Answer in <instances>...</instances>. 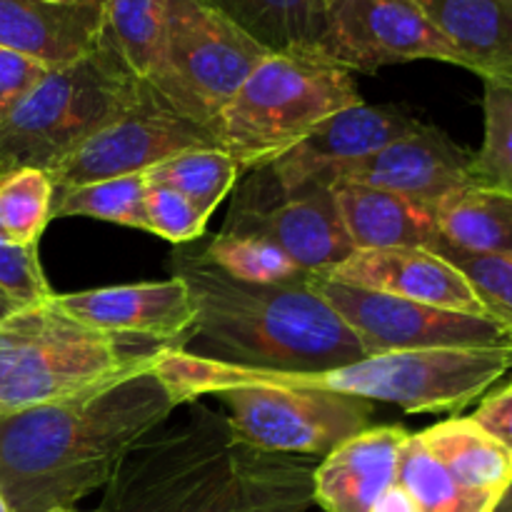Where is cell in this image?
Returning a JSON list of instances; mask_svg holds the SVG:
<instances>
[{
	"label": "cell",
	"instance_id": "1",
	"mask_svg": "<svg viewBox=\"0 0 512 512\" xmlns=\"http://www.w3.org/2000/svg\"><path fill=\"white\" fill-rule=\"evenodd\" d=\"M175 408L153 365L75 398L0 415V493L13 512L73 508L105 488L125 453Z\"/></svg>",
	"mask_w": 512,
	"mask_h": 512
},
{
	"label": "cell",
	"instance_id": "2",
	"mask_svg": "<svg viewBox=\"0 0 512 512\" xmlns=\"http://www.w3.org/2000/svg\"><path fill=\"white\" fill-rule=\"evenodd\" d=\"M173 275L183 280L195 305L183 353L273 373H320L370 358L313 280L240 283L205 255L203 245L180 248L173 255Z\"/></svg>",
	"mask_w": 512,
	"mask_h": 512
},
{
	"label": "cell",
	"instance_id": "3",
	"mask_svg": "<svg viewBox=\"0 0 512 512\" xmlns=\"http://www.w3.org/2000/svg\"><path fill=\"white\" fill-rule=\"evenodd\" d=\"M510 370L512 353L505 350H400L320 373H273L195 358L175 348L155 365V373L178 405L235 385H275L353 395L370 403L380 400L408 413L465 408L483 398Z\"/></svg>",
	"mask_w": 512,
	"mask_h": 512
},
{
	"label": "cell",
	"instance_id": "4",
	"mask_svg": "<svg viewBox=\"0 0 512 512\" xmlns=\"http://www.w3.org/2000/svg\"><path fill=\"white\" fill-rule=\"evenodd\" d=\"M175 348L85 328L55 305L53 295L0 323V415L75 398L143 373Z\"/></svg>",
	"mask_w": 512,
	"mask_h": 512
},
{
	"label": "cell",
	"instance_id": "5",
	"mask_svg": "<svg viewBox=\"0 0 512 512\" xmlns=\"http://www.w3.org/2000/svg\"><path fill=\"white\" fill-rule=\"evenodd\" d=\"M145 83L103 35L98 48L63 68H50L0 120V173L50 168L95 130L135 105Z\"/></svg>",
	"mask_w": 512,
	"mask_h": 512
},
{
	"label": "cell",
	"instance_id": "6",
	"mask_svg": "<svg viewBox=\"0 0 512 512\" xmlns=\"http://www.w3.org/2000/svg\"><path fill=\"white\" fill-rule=\"evenodd\" d=\"M363 103L355 75L315 55L270 53L220 115L218 138L240 175L288 153L318 123Z\"/></svg>",
	"mask_w": 512,
	"mask_h": 512
},
{
	"label": "cell",
	"instance_id": "7",
	"mask_svg": "<svg viewBox=\"0 0 512 512\" xmlns=\"http://www.w3.org/2000/svg\"><path fill=\"white\" fill-rule=\"evenodd\" d=\"M228 415L195 405L175 428L150 430L120 460L100 512H198L245 450Z\"/></svg>",
	"mask_w": 512,
	"mask_h": 512
},
{
	"label": "cell",
	"instance_id": "8",
	"mask_svg": "<svg viewBox=\"0 0 512 512\" xmlns=\"http://www.w3.org/2000/svg\"><path fill=\"white\" fill-rule=\"evenodd\" d=\"M265 55L263 45L203 0H168L163 50L148 85L218 138L225 105Z\"/></svg>",
	"mask_w": 512,
	"mask_h": 512
},
{
	"label": "cell",
	"instance_id": "9",
	"mask_svg": "<svg viewBox=\"0 0 512 512\" xmlns=\"http://www.w3.org/2000/svg\"><path fill=\"white\" fill-rule=\"evenodd\" d=\"M215 398L243 443L265 453L325 458L345 440L373 428L375 403L325 390L235 385Z\"/></svg>",
	"mask_w": 512,
	"mask_h": 512
},
{
	"label": "cell",
	"instance_id": "10",
	"mask_svg": "<svg viewBox=\"0 0 512 512\" xmlns=\"http://www.w3.org/2000/svg\"><path fill=\"white\" fill-rule=\"evenodd\" d=\"M315 290L355 333L368 355L400 350H505L512 328L495 318L455 313L330 278H313Z\"/></svg>",
	"mask_w": 512,
	"mask_h": 512
},
{
	"label": "cell",
	"instance_id": "11",
	"mask_svg": "<svg viewBox=\"0 0 512 512\" xmlns=\"http://www.w3.org/2000/svg\"><path fill=\"white\" fill-rule=\"evenodd\" d=\"M223 148L210 130L170 108L148 83L135 105L95 130L65 160L48 170L55 190L98 180L143 175L185 150Z\"/></svg>",
	"mask_w": 512,
	"mask_h": 512
},
{
	"label": "cell",
	"instance_id": "12",
	"mask_svg": "<svg viewBox=\"0 0 512 512\" xmlns=\"http://www.w3.org/2000/svg\"><path fill=\"white\" fill-rule=\"evenodd\" d=\"M423 120L403 105L358 103L315 125L288 153L250 173L235 203H263L323 180L335 168L375 153L403 138Z\"/></svg>",
	"mask_w": 512,
	"mask_h": 512
},
{
	"label": "cell",
	"instance_id": "13",
	"mask_svg": "<svg viewBox=\"0 0 512 512\" xmlns=\"http://www.w3.org/2000/svg\"><path fill=\"white\" fill-rule=\"evenodd\" d=\"M320 58L353 75L410 60L460 65L453 45L415 0H328Z\"/></svg>",
	"mask_w": 512,
	"mask_h": 512
},
{
	"label": "cell",
	"instance_id": "14",
	"mask_svg": "<svg viewBox=\"0 0 512 512\" xmlns=\"http://www.w3.org/2000/svg\"><path fill=\"white\" fill-rule=\"evenodd\" d=\"M220 233L268 240L313 278L328 275L355 253L335 205L333 185L323 180L263 203L233 200Z\"/></svg>",
	"mask_w": 512,
	"mask_h": 512
},
{
	"label": "cell",
	"instance_id": "15",
	"mask_svg": "<svg viewBox=\"0 0 512 512\" xmlns=\"http://www.w3.org/2000/svg\"><path fill=\"white\" fill-rule=\"evenodd\" d=\"M323 183L368 185L438 210L450 195L473 188V150L458 145L435 125L420 123L375 153L335 168Z\"/></svg>",
	"mask_w": 512,
	"mask_h": 512
},
{
	"label": "cell",
	"instance_id": "16",
	"mask_svg": "<svg viewBox=\"0 0 512 512\" xmlns=\"http://www.w3.org/2000/svg\"><path fill=\"white\" fill-rule=\"evenodd\" d=\"M55 305L90 330L138 335L178 348H183L195 320L193 298L175 275L163 283L113 285L55 295Z\"/></svg>",
	"mask_w": 512,
	"mask_h": 512
},
{
	"label": "cell",
	"instance_id": "17",
	"mask_svg": "<svg viewBox=\"0 0 512 512\" xmlns=\"http://www.w3.org/2000/svg\"><path fill=\"white\" fill-rule=\"evenodd\" d=\"M320 278L433 308L490 318L465 275L428 248L355 250L348 260Z\"/></svg>",
	"mask_w": 512,
	"mask_h": 512
},
{
	"label": "cell",
	"instance_id": "18",
	"mask_svg": "<svg viewBox=\"0 0 512 512\" xmlns=\"http://www.w3.org/2000/svg\"><path fill=\"white\" fill-rule=\"evenodd\" d=\"M105 35V0H0V48L63 68L85 58Z\"/></svg>",
	"mask_w": 512,
	"mask_h": 512
},
{
	"label": "cell",
	"instance_id": "19",
	"mask_svg": "<svg viewBox=\"0 0 512 512\" xmlns=\"http://www.w3.org/2000/svg\"><path fill=\"white\" fill-rule=\"evenodd\" d=\"M408 430L373 425L325 455L315 468V505L325 512H370L398 480Z\"/></svg>",
	"mask_w": 512,
	"mask_h": 512
},
{
	"label": "cell",
	"instance_id": "20",
	"mask_svg": "<svg viewBox=\"0 0 512 512\" xmlns=\"http://www.w3.org/2000/svg\"><path fill=\"white\" fill-rule=\"evenodd\" d=\"M315 468L305 455L265 453L245 445L233 473L198 512H310Z\"/></svg>",
	"mask_w": 512,
	"mask_h": 512
},
{
	"label": "cell",
	"instance_id": "21",
	"mask_svg": "<svg viewBox=\"0 0 512 512\" xmlns=\"http://www.w3.org/2000/svg\"><path fill=\"white\" fill-rule=\"evenodd\" d=\"M438 33L453 45L460 68L500 80L512 65L510 0H415Z\"/></svg>",
	"mask_w": 512,
	"mask_h": 512
},
{
	"label": "cell",
	"instance_id": "22",
	"mask_svg": "<svg viewBox=\"0 0 512 512\" xmlns=\"http://www.w3.org/2000/svg\"><path fill=\"white\" fill-rule=\"evenodd\" d=\"M335 205L355 250L425 248L438 235L435 210L388 190L333 183Z\"/></svg>",
	"mask_w": 512,
	"mask_h": 512
},
{
	"label": "cell",
	"instance_id": "23",
	"mask_svg": "<svg viewBox=\"0 0 512 512\" xmlns=\"http://www.w3.org/2000/svg\"><path fill=\"white\" fill-rule=\"evenodd\" d=\"M425 448L468 493L498 503L512 483V453L473 418H450L420 433Z\"/></svg>",
	"mask_w": 512,
	"mask_h": 512
},
{
	"label": "cell",
	"instance_id": "24",
	"mask_svg": "<svg viewBox=\"0 0 512 512\" xmlns=\"http://www.w3.org/2000/svg\"><path fill=\"white\" fill-rule=\"evenodd\" d=\"M268 53L320 58L328 0H203Z\"/></svg>",
	"mask_w": 512,
	"mask_h": 512
},
{
	"label": "cell",
	"instance_id": "25",
	"mask_svg": "<svg viewBox=\"0 0 512 512\" xmlns=\"http://www.w3.org/2000/svg\"><path fill=\"white\" fill-rule=\"evenodd\" d=\"M435 220L440 238L455 248L512 255V198L465 188L438 205Z\"/></svg>",
	"mask_w": 512,
	"mask_h": 512
},
{
	"label": "cell",
	"instance_id": "26",
	"mask_svg": "<svg viewBox=\"0 0 512 512\" xmlns=\"http://www.w3.org/2000/svg\"><path fill=\"white\" fill-rule=\"evenodd\" d=\"M143 175L148 183L165 185L188 198L205 218H210L235 188L240 170L223 148H200L173 155Z\"/></svg>",
	"mask_w": 512,
	"mask_h": 512
},
{
	"label": "cell",
	"instance_id": "27",
	"mask_svg": "<svg viewBox=\"0 0 512 512\" xmlns=\"http://www.w3.org/2000/svg\"><path fill=\"white\" fill-rule=\"evenodd\" d=\"M55 185L40 168H13L0 173V243L38 245L53 220Z\"/></svg>",
	"mask_w": 512,
	"mask_h": 512
},
{
	"label": "cell",
	"instance_id": "28",
	"mask_svg": "<svg viewBox=\"0 0 512 512\" xmlns=\"http://www.w3.org/2000/svg\"><path fill=\"white\" fill-rule=\"evenodd\" d=\"M168 0H105V33L135 78L148 83L158 68Z\"/></svg>",
	"mask_w": 512,
	"mask_h": 512
},
{
	"label": "cell",
	"instance_id": "29",
	"mask_svg": "<svg viewBox=\"0 0 512 512\" xmlns=\"http://www.w3.org/2000/svg\"><path fill=\"white\" fill-rule=\"evenodd\" d=\"M398 483L413 495L420 512H490L493 500L468 493L453 480L420 435L410 433L400 450Z\"/></svg>",
	"mask_w": 512,
	"mask_h": 512
},
{
	"label": "cell",
	"instance_id": "30",
	"mask_svg": "<svg viewBox=\"0 0 512 512\" xmlns=\"http://www.w3.org/2000/svg\"><path fill=\"white\" fill-rule=\"evenodd\" d=\"M53 218H93L125 225V228L148 230L145 178L143 175H125V178L55 190Z\"/></svg>",
	"mask_w": 512,
	"mask_h": 512
},
{
	"label": "cell",
	"instance_id": "31",
	"mask_svg": "<svg viewBox=\"0 0 512 512\" xmlns=\"http://www.w3.org/2000/svg\"><path fill=\"white\" fill-rule=\"evenodd\" d=\"M485 135L473 153V188L512 198V83L483 80Z\"/></svg>",
	"mask_w": 512,
	"mask_h": 512
},
{
	"label": "cell",
	"instance_id": "32",
	"mask_svg": "<svg viewBox=\"0 0 512 512\" xmlns=\"http://www.w3.org/2000/svg\"><path fill=\"white\" fill-rule=\"evenodd\" d=\"M203 250L225 275L240 283L285 285L313 280V275L300 270L283 250L253 235L218 233Z\"/></svg>",
	"mask_w": 512,
	"mask_h": 512
},
{
	"label": "cell",
	"instance_id": "33",
	"mask_svg": "<svg viewBox=\"0 0 512 512\" xmlns=\"http://www.w3.org/2000/svg\"><path fill=\"white\" fill-rule=\"evenodd\" d=\"M425 248L453 263L473 285L475 295L485 305L490 318L512 328V255L470 253V250L455 248L453 243L440 238V233Z\"/></svg>",
	"mask_w": 512,
	"mask_h": 512
},
{
	"label": "cell",
	"instance_id": "34",
	"mask_svg": "<svg viewBox=\"0 0 512 512\" xmlns=\"http://www.w3.org/2000/svg\"><path fill=\"white\" fill-rule=\"evenodd\" d=\"M145 218H148V233L175 245L195 243L210 220L188 198L148 180H145Z\"/></svg>",
	"mask_w": 512,
	"mask_h": 512
},
{
	"label": "cell",
	"instance_id": "35",
	"mask_svg": "<svg viewBox=\"0 0 512 512\" xmlns=\"http://www.w3.org/2000/svg\"><path fill=\"white\" fill-rule=\"evenodd\" d=\"M0 290L23 308L53 298L55 293L45 280L38 258V245L18 248V245L0 243Z\"/></svg>",
	"mask_w": 512,
	"mask_h": 512
},
{
	"label": "cell",
	"instance_id": "36",
	"mask_svg": "<svg viewBox=\"0 0 512 512\" xmlns=\"http://www.w3.org/2000/svg\"><path fill=\"white\" fill-rule=\"evenodd\" d=\"M43 63L15 50L0 48V120L10 113L15 103L48 73Z\"/></svg>",
	"mask_w": 512,
	"mask_h": 512
},
{
	"label": "cell",
	"instance_id": "37",
	"mask_svg": "<svg viewBox=\"0 0 512 512\" xmlns=\"http://www.w3.org/2000/svg\"><path fill=\"white\" fill-rule=\"evenodd\" d=\"M470 418L512 453V380L505 388L485 395Z\"/></svg>",
	"mask_w": 512,
	"mask_h": 512
},
{
	"label": "cell",
	"instance_id": "38",
	"mask_svg": "<svg viewBox=\"0 0 512 512\" xmlns=\"http://www.w3.org/2000/svg\"><path fill=\"white\" fill-rule=\"evenodd\" d=\"M370 512H420V510L418 505H415L413 495H410L408 490L395 480V483L380 495V500L373 505V510Z\"/></svg>",
	"mask_w": 512,
	"mask_h": 512
},
{
	"label": "cell",
	"instance_id": "39",
	"mask_svg": "<svg viewBox=\"0 0 512 512\" xmlns=\"http://www.w3.org/2000/svg\"><path fill=\"white\" fill-rule=\"evenodd\" d=\"M20 308H23V305L15 303L13 298H8V295H5L3 290H0V323H3L5 318H10V315H13V313H18Z\"/></svg>",
	"mask_w": 512,
	"mask_h": 512
},
{
	"label": "cell",
	"instance_id": "40",
	"mask_svg": "<svg viewBox=\"0 0 512 512\" xmlns=\"http://www.w3.org/2000/svg\"><path fill=\"white\" fill-rule=\"evenodd\" d=\"M490 512H512V483H510V488L500 495V500L493 505V510Z\"/></svg>",
	"mask_w": 512,
	"mask_h": 512
},
{
	"label": "cell",
	"instance_id": "41",
	"mask_svg": "<svg viewBox=\"0 0 512 512\" xmlns=\"http://www.w3.org/2000/svg\"><path fill=\"white\" fill-rule=\"evenodd\" d=\"M0 512H13V510H10L8 500H5V495H3V493H0Z\"/></svg>",
	"mask_w": 512,
	"mask_h": 512
},
{
	"label": "cell",
	"instance_id": "42",
	"mask_svg": "<svg viewBox=\"0 0 512 512\" xmlns=\"http://www.w3.org/2000/svg\"><path fill=\"white\" fill-rule=\"evenodd\" d=\"M500 80H505V83H512V65L508 68V73H505L503 78H500Z\"/></svg>",
	"mask_w": 512,
	"mask_h": 512
},
{
	"label": "cell",
	"instance_id": "43",
	"mask_svg": "<svg viewBox=\"0 0 512 512\" xmlns=\"http://www.w3.org/2000/svg\"><path fill=\"white\" fill-rule=\"evenodd\" d=\"M48 512H80V510H75V508H53V510H48Z\"/></svg>",
	"mask_w": 512,
	"mask_h": 512
},
{
	"label": "cell",
	"instance_id": "44",
	"mask_svg": "<svg viewBox=\"0 0 512 512\" xmlns=\"http://www.w3.org/2000/svg\"><path fill=\"white\" fill-rule=\"evenodd\" d=\"M48 3H70V0H48Z\"/></svg>",
	"mask_w": 512,
	"mask_h": 512
},
{
	"label": "cell",
	"instance_id": "45",
	"mask_svg": "<svg viewBox=\"0 0 512 512\" xmlns=\"http://www.w3.org/2000/svg\"><path fill=\"white\" fill-rule=\"evenodd\" d=\"M510 3H512V0H510Z\"/></svg>",
	"mask_w": 512,
	"mask_h": 512
}]
</instances>
